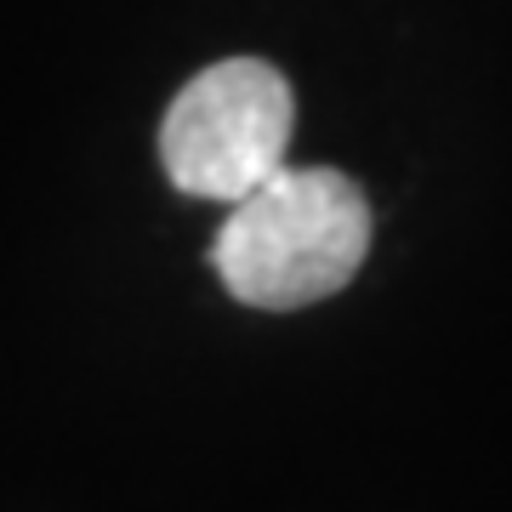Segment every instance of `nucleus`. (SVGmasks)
I'll return each instance as SVG.
<instances>
[{
	"label": "nucleus",
	"mask_w": 512,
	"mask_h": 512,
	"mask_svg": "<svg viewBox=\"0 0 512 512\" xmlns=\"http://www.w3.org/2000/svg\"><path fill=\"white\" fill-rule=\"evenodd\" d=\"M291 80L262 57H222L171 97L160 120V165L177 194L239 205L291 154Z\"/></svg>",
	"instance_id": "obj_2"
},
{
	"label": "nucleus",
	"mask_w": 512,
	"mask_h": 512,
	"mask_svg": "<svg viewBox=\"0 0 512 512\" xmlns=\"http://www.w3.org/2000/svg\"><path fill=\"white\" fill-rule=\"evenodd\" d=\"M370 256V200L348 171L279 165L228 211L211 268L234 302L268 313L313 308L348 285Z\"/></svg>",
	"instance_id": "obj_1"
}]
</instances>
